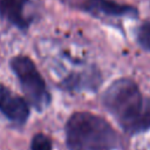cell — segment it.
Listing matches in <instances>:
<instances>
[{
  "label": "cell",
  "instance_id": "obj_1",
  "mask_svg": "<svg viewBox=\"0 0 150 150\" xmlns=\"http://www.w3.org/2000/svg\"><path fill=\"white\" fill-rule=\"evenodd\" d=\"M66 134L69 150H112L118 142L112 127L104 118L90 112L71 115Z\"/></svg>",
  "mask_w": 150,
  "mask_h": 150
},
{
  "label": "cell",
  "instance_id": "obj_2",
  "mask_svg": "<svg viewBox=\"0 0 150 150\" xmlns=\"http://www.w3.org/2000/svg\"><path fill=\"white\" fill-rule=\"evenodd\" d=\"M103 103L118 123L132 132L143 107L141 93L131 80L120 79L104 93Z\"/></svg>",
  "mask_w": 150,
  "mask_h": 150
},
{
  "label": "cell",
  "instance_id": "obj_3",
  "mask_svg": "<svg viewBox=\"0 0 150 150\" xmlns=\"http://www.w3.org/2000/svg\"><path fill=\"white\" fill-rule=\"evenodd\" d=\"M11 67L30 103L39 110L46 108L50 101V96L34 62L27 56L19 55L11 60Z\"/></svg>",
  "mask_w": 150,
  "mask_h": 150
},
{
  "label": "cell",
  "instance_id": "obj_4",
  "mask_svg": "<svg viewBox=\"0 0 150 150\" xmlns=\"http://www.w3.org/2000/svg\"><path fill=\"white\" fill-rule=\"evenodd\" d=\"M0 111L11 121L22 124L29 115L27 102L0 83Z\"/></svg>",
  "mask_w": 150,
  "mask_h": 150
},
{
  "label": "cell",
  "instance_id": "obj_5",
  "mask_svg": "<svg viewBox=\"0 0 150 150\" xmlns=\"http://www.w3.org/2000/svg\"><path fill=\"white\" fill-rule=\"evenodd\" d=\"M28 0H0V14L11 23L19 28H26L29 19L25 15V8Z\"/></svg>",
  "mask_w": 150,
  "mask_h": 150
},
{
  "label": "cell",
  "instance_id": "obj_6",
  "mask_svg": "<svg viewBox=\"0 0 150 150\" xmlns=\"http://www.w3.org/2000/svg\"><path fill=\"white\" fill-rule=\"evenodd\" d=\"M84 7L88 11H95L108 15H127L136 13V11L132 7L120 5L110 0H88Z\"/></svg>",
  "mask_w": 150,
  "mask_h": 150
},
{
  "label": "cell",
  "instance_id": "obj_7",
  "mask_svg": "<svg viewBox=\"0 0 150 150\" xmlns=\"http://www.w3.org/2000/svg\"><path fill=\"white\" fill-rule=\"evenodd\" d=\"M146 129H150V98L143 101V107L132 132H139Z\"/></svg>",
  "mask_w": 150,
  "mask_h": 150
},
{
  "label": "cell",
  "instance_id": "obj_8",
  "mask_svg": "<svg viewBox=\"0 0 150 150\" xmlns=\"http://www.w3.org/2000/svg\"><path fill=\"white\" fill-rule=\"evenodd\" d=\"M30 150H52V142L49 137L43 134H36L32 139Z\"/></svg>",
  "mask_w": 150,
  "mask_h": 150
},
{
  "label": "cell",
  "instance_id": "obj_9",
  "mask_svg": "<svg viewBox=\"0 0 150 150\" xmlns=\"http://www.w3.org/2000/svg\"><path fill=\"white\" fill-rule=\"evenodd\" d=\"M138 40H139V43L145 49L150 50V22H146L139 28Z\"/></svg>",
  "mask_w": 150,
  "mask_h": 150
}]
</instances>
